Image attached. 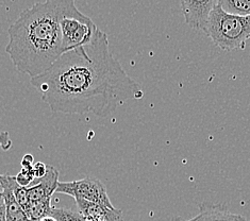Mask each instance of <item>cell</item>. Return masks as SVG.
<instances>
[{
  "label": "cell",
  "instance_id": "cell-6",
  "mask_svg": "<svg viewBox=\"0 0 250 221\" xmlns=\"http://www.w3.org/2000/svg\"><path fill=\"white\" fill-rule=\"evenodd\" d=\"M180 2L187 25L205 33L208 20L217 0H180Z\"/></svg>",
  "mask_w": 250,
  "mask_h": 221
},
{
  "label": "cell",
  "instance_id": "cell-9",
  "mask_svg": "<svg viewBox=\"0 0 250 221\" xmlns=\"http://www.w3.org/2000/svg\"><path fill=\"white\" fill-rule=\"evenodd\" d=\"M83 217H93L101 221H122L123 212L115 207H109L100 203L83 199H75Z\"/></svg>",
  "mask_w": 250,
  "mask_h": 221
},
{
  "label": "cell",
  "instance_id": "cell-7",
  "mask_svg": "<svg viewBox=\"0 0 250 221\" xmlns=\"http://www.w3.org/2000/svg\"><path fill=\"white\" fill-rule=\"evenodd\" d=\"M59 184V171L52 166L47 167L44 178L37 180L31 186L27 187L29 202L51 199L52 195L57 192Z\"/></svg>",
  "mask_w": 250,
  "mask_h": 221
},
{
  "label": "cell",
  "instance_id": "cell-21",
  "mask_svg": "<svg viewBox=\"0 0 250 221\" xmlns=\"http://www.w3.org/2000/svg\"><path fill=\"white\" fill-rule=\"evenodd\" d=\"M39 221H58L57 220V218L56 217H53L52 215H47V216H45V217H43L42 219H40Z\"/></svg>",
  "mask_w": 250,
  "mask_h": 221
},
{
  "label": "cell",
  "instance_id": "cell-5",
  "mask_svg": "<svg viewBox=\"0 0 250 221\" xmlns=\"http://www.w3.org/2000/svg\"><path fill=\"white\" fill-rule=\"evenodd\" d=\"M56 193L68 195L75 199H83L90 202L100 203V204L109 207H114L112 205L108 193H106L105 186L103 182L95 178H85L71 182L59 181Z\"/></svg>",
  "mask_w": 250,
  "mask_h": 221
},
{
  "label": "cell",
  "instance_id": "cell-10",
  "mask_svg": "<svg viewBox=\"0 0 250 221\" xmlns=\"http://www.w3.org/2000/svg\"><path fill=\"white\" fill-rule=\"evenodd\" d=\"M15 184V177L5 175L3 198L7 221H30L27 216L25 210L19 204V202L15 199L13 194V188Z\"/></svg>",
  "mask_w": 250,
  "mask_h": 221
},
{
  "label": "cell",
  "instance_id": "cell-13",
  "mask_svg": "<svg viewBox=\"0 0 250 221\" xmlns=\"http://www.w3.org/2000/svg\"><path fill=\"white\" fill-rule=\"evenodd\" d=\"M50 215L56 217L58 221H84V217L80 212H74L66 208L52 207Z\"/></svg>",
  "mask_w": 250,
  "mask_h": 221
},
{
  "label": "cell",
  "instance_id": "cell-20",
  "mask_svg": "<svg viewBox=\"0 0 250 221\" xmlns=\"http://www.w3.org/2000/svg\"><path fill=\"white\" fill-rule=\"evenodd\" d=\"M0 221H7V215H5V206H0Z\"/></svg>",
  "mask_w": 250,
  "mask_h": 221
},
{
  "label": "cell",
  "instance_id": "cell-22",
  "mask_svg": "<svg viewBox=\"0 0 250 221\" xmlns=\"http://www.w3.org/2000/svg\"><path fill=\"white\" fill-rule=\"evenodd\" d=\"M171 221H190V220H186L184 218H182L181 216H176L171 219Z\"/></svg>",
  "mask_w": 250,
  "mask_h": 221
},
{
  "label": "cell",
  "instance_id": "cell-18",
  "mask_svg": "<svg viewBox=\"0 0 250 221\" xmlns=\"http://www.w3.org/2000/svg\"><path fill=\"white\" fill-rule=\"evenodd\" d=\"M34 165V159L31 154H26L21 160V167L22 168H29Z\"/></svg>",
  "mask_w": 250,
  "mask_h": 221
},
{
  "label": "cell",
  "instance_id": "cell-17",
  "mask_svg": "<svg viewBox=\"0 0 250 221\" xmlns=\"http://www.w3.org/2000/svg\"><path fill=\"white\" fill-rule=\"evenodd\" d=\"M12 147V141L10 140V134L8 131H3L0 133V148H2V150L8 151Z\"/></svg>",
  "mask_w": 250,
  "mask_h": 221
},
{
  "label": "cell",
  "instance_id": "cell-1",
  "mask_svg": "<svg viewBox=\"0 0 250 221\" xmlns=\"http://www.w3.org/2000/svg\"><path fill=\"white\" fill-rule=\"evenodd\" d=\"M31 84L53 113L108 117L144 92L110 51L108 35L98 29L91 44L65 52Z\"/></svg>",
  "mask_w": 250,
  "mask_h": 221
},
{
  "label": "cell",
  "instance_id": "cell-23",
  "mask_svg": "<svg viewBox=\"0 0 250 221\" xmlns=\"http://www.w3.org/2000/svg\"><path fill=\"white\" fill-rule=\"evenodd\" d=\"M84 221H101V220L93 218V217H84Z\"/></svg>",
  "mask_w": 250,
  "mask_h": 221
},
{
  "label": "cell",
  "instance_id": "cell-16",
  "mask_svg": "<svg viewBox=\"0 0 250 221\" xmlns=\"http://www.w3.org/2000/svg\"><path fill=\"white\" fill-rule=\"evenodd\" d=\"M47 167H48V165L44 164L43 162H38L33 165V172L37 180H40V179L45 177L47 172Z\"/></svg>",
  "mask_w": 250,
  "mask_h": 221
},
{
  "label": "cell",
  "instance_id": "cell-19",
  "mask_svg": "<svg viewBox=\"0 0 250 221\" xmlns=\"http://www.w3.org/2000/svg\"><path fill=\"white\" fill-rule=\"evenodd\" d=\"M4 179H5V175H0V206L4 205V198H3Z\"/></svg>",
  "mask_w": 250,
  "mask_h": 221
},
{
  "label": "cell",
  "instance_id": "cell-14",
  "mask_svg": "<svg viewBox=\"0 0 250 221\" xmlns=\"http://www.w3.org/2000/svg\"><path fill=\"white\" fill-rule=\"evenodd\" d=\"M15 180L17 184L22 187L31 186V184L37 181L33 172V166L29 167V168H21V170L17 173V176H15Z\"/></svg>",
  "mask_w": 250,
  "mask_h": 221
},
{
  "label": "cell",
  "instance_id": "cell-15",
  "mask_svg": "<svg viewBox=\"0 0 250 221\" xmlns=\"http://www.w3.org/2000/svg\"><path fill=\"white\" fill-rule=\"evenodd\" d=\"M13 194L16 201L19 202V204L23 208V210H25L27 205L29 204V196H28L27 187H22L16 182L13 188Z\"/></svg>",
  "mask_w": 250,
  "mask_h": 221
},
{
  "label": "cell",
  "instance_id": "cell-4",
  "mask_svg": "<svg viewBox=\"0 0 250 221\" xmlns=\"http://www.w3.org/2000/svg\"><path fill=\"white\" fill-rule=\"evenodd\" d=\"M58 2L63 53L91 44L98 31L94 21L81 13L75 0H58Z\"/></svg>",
  "mask_w": 250,
  "mask_h": 221
},
{
  "label": "cell",
  "instance_id": "cell-8",
  "mask_svg": "<svg viewBox=\"0 0 250 221\" xmlns=\"http://www.w3.org/2000/svg\"><path fill=\"white\" fill-rule=\"evenodd\" d=\"M190 221H250L240 214L231 213L225 204L202 203L199 205L197 216L189 219Z\"/></svg>",
  "mask_w": 250,
  "mask_h": 221
},
{
  "label": "cell",
  "instance_id": "cell-11",
  "mask_svg": "<svg viewBox=\"0 0 250 221\" xmlns=\"http://www.w3.org/2000/svg\"><path fill=\"white\" fill-rule=\"evenodd\" d=\"M52 210L51 199L29 202L25 208V212L30 221H39L43 217L49 215Z\"/></svg>",
  "mask_w": 250,
  "mask_h": 221
},
{
  "label": "cell",
  "instance_id": "cell-2",
  "mask_svg": "<svg viewBox=\"0 0 250 221\" xmlns=\"http://www.w3.org/2000/svg\"><path fill=\"white\" fill-rule=\"evenodd\" d=\"M8 33L5 51L15 68L31 78L44 74L63 55L58 0L23 10Z\"/></svg>",
  "mask_w": 250,
  "mask_h": 221
},
{
  "label": "cell",
  "instance_id": "cell-12",
  "mask_svg": "<svg viewBox=\"0 0 250 221\" xmlns=\"http://www.w3.org/2000/svg\"><path fill=\"white\" fill-rule=\"evenodd\" d=\"M217 4L229 14L250 16V0H217Z\"/></svg>",
  "mask_w": 250,
  "mask_h": 221
},
{
  "label": "cell",
  "instance_id": "cell-3",
  "mask_svg": "<svg viewBox=\"0 0 250 221\" xmlns=\"http://www.w3.org/2000/svg\"><path fill=\"white\" fill-rule=\"evenodd\" d=\"M205 33L224 51L244 50L250 39V16L229 14L216 4L210 13Z\"/></svg>",
  "mask_w": 250,
  "mask_h": 221
}]
</instances>
